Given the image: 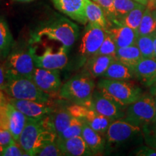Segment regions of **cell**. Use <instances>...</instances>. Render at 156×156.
I'll return each instance as SVG.
<instances>
[{"label":"cell","mask_w":156,"mask_h":156,"mask_svg":"<svg viewBox=\"0 0 156 156\" xmlns=\"http://www.w3.org/2000/svg\"><path fill=\"white\" fill-rule=\"evenodd\" d=\"M141 127L124 119H116L111 123L106 134L108 143L119 144L128 141L141 132Z\"/></svg>","instance_id":"7c38bea8"},{"label":"cell","mask_w":156,"mask_h":156,"mask_svg":"<svg viewBox=\"0 0 156 156\" xmlns=\"http://www.w3.org/2000/svg\"><path fill=\"white\" fill-rule=\"evenodd\" d=\"M154 101H155V111H156V94L154 95Z\"/></svg>","instance_id":"f6af8a7d"},{"label":"cell","mask_w":156,"mask_h":156,"mask_svg":"<svg viewBox=\"0 0 156 156\" xmlns=\"http://www.w3.org/2000/svg\"><path fill=\"white\" fill-rule=\"evenodd\" d=\"M13 140H15L13 139L8 127L0 123V145L5 147Z\"/></svg>","instance_id":"d590c367"},{"label":"cell","mask_w":156,"mask_h":156,"mask_svg":"<svg viewBox=\"0 0 156 156\" xmlns=\"http://www.w3.org/2000/svg\"><path fill=\"white\" fill-rule=\"evenodd\" d=\"M7 78L3 64H0V90H3L7 84Z\"/></svg>","instance_id":"74e56055"},{"label":"cell","mask_w":156,"mask_h":156,"mask_svg":"<svg viewBox=\"0 0 156 156\" xmlns=\"http://www.w3.org/2000/svg\"><path fill=\"white\" fill-rule=\"evenodd\" d=\"M81 136L86 142L93 155L102 153L106 145V140L103 137L104 135L95 131L88 124L84 122Z\"/></svg>","instance_id":"ffe728a7"},{"label":"cell","mask_w":156,"mask_h":156,"mask_svg":"<svg viewBox=\"0 0 156 156\" xmlns=\"http://www.w3.org/2000/svg\"><path fill=\"white\" fill-rule=\"evenodd\" d=\"M31 80L39 88L49 95L59 93L62 87L59 69L35 68Z\"/></svg>","instance_id":"8fae6325"},{"label":"cell","mask_w":156,"mask_h":156,"mask_svg":"<svg viewBox=\"0 0 156 156\" xmlns=\"http://www.w3.org/2000/svg\"><path fill=\"white\" fill-rule=\"evenodd\" d=\"M3 65L7 80L20 77L31 79L36 68L30 49L28 51H14L10 52L5 58Z\"/></svg>","instance_id":"8992f818"},{"label":"cell","mask_w":156,"mask_h":156,"mask_svg":"<svg viewBox=\"0 0 156 156\" xmlns=\"http://www.w3.org/2000/svg\"><path fill=\"white\" fill-rule=\"evenodd\" d=\"M101 77L116 80H129L134 77V75L129 67L119 60L114 59Z\"/></svg>","instance_id":"7402d4cb"},{"label":"cell","mask_w":156,"mask_h":156,"mask_svg":"<svg viewBox=\"0 0 156 156\" xmlns=\"http://www.w3.org/2000/svg\"><path fill=\"white\" fill-rule=\"evenodd\" d=\"M85 15L87 22L96 25L107 30L108 27V19L102 7L93 0H85Z\"/></svg>","instance_id":"44dd1931"},{"label":"cell","mask_w":156,"mask_h":156,"mask_svg":"<svg viewBox=\"0 0 156 156\" xmlns=\"http://www.w3.org/2000/svg\"><path fill=\"white\" fill-rule=\"evenodd\" d=\"M153 2H154V4H155V7H156V0H153Z\"/></svg>","instance_id":"bcb514c9"},{"label":"cell","mask_w":156,"mask_h":156,"mask_svg":"<svg viewBox=\"0 0 156 156\" xmlns=\"http://www.w3.org/2000/svg\"><path fill=\"white\" fill-rule=\"evenodd\" d=\"M14 2H21V3H27V2H30L34 1V0H13Z\"/></svg>","instance_id":"b9f144b4"},{"label":"cell","mask_w":156,"mask_h":156,"mask_svg":"<svg viewBox=\"0 0 156 156\" xmlns=\"http://www.w3.org/2000/svg\"><path fill=\"white\" fill-rule=\"evenodd\" d=\"M93 78L87 72L74 76L62 85L58 95L74 104L90 107L95 87Z\"/></svg>","instance_id":"3957f363"},{"label":"cell","mask_w":156,"mask_h":156,"mask_svg":"<svg viewBox=\"0 0 156 156\" xmlns=\"http://www.w3.org/2000/svg\"><path fill=\"white\" fill-rule=\"evenodd\" d=\"M54 7L62 13L66 15L82 25L87 24L85 15V0H51Z\"/></svg>","instance_id":"5bb4252c"},{"label":"cell","mask_w":156,"mask_h":156,"mask_svg":"<svg viewBox=\"0 0 156 156\" xmlns=\"http://www.w3.org/2000/svg\"><path fill=\"white\" fill-rule=\"evenodd\" d=\"M56 142L63 155L87 156L93 155L81 135L65 140L57 138Z\"/></svg>","instance_id":"2e32d148"},{"label":"cell","mask_w":156,"mask_h":156,"mask_svg":"<svg viewBox=\"0 0 156 156\" xmlns=\"http://www.w3.org/2000/svg\"><path fill=\"white\" fill-rule=\"evenodd\" d=\"M117 49H118V48H117V46L114 39L112 38V36L108 32H106L104 41H103L98 51L97 52L95 55L112 56L116 58Z\"/></svg>","instance_id":"f546056e"},{"label":"cell","mask_w":156,"mask_h":156,"mask_svg":"<svg viewBox=\"0 0 156 156\" xmlns=\"http://www.w3.org/2000/svg\"><path fill=\"white\" fill-rule=\"evenodd\" d=\"M151 93L153 95L156 94V80L153 85H151Z\"/></svg>","instance_id":"60d3db41"},{"label":"cell","mask_w":156,"mask_h":156,"mask_svg":"<svg viewBox=\"0 0 156 156\" xmlns=\"http://www.w3.org/2000/svg\"><path fill=\"white\" fill-rule=\"evenodd\" d=\"M57 140V139H56ZM36 155L38 156H62L63 153L58 147L57 142L54 141L47 145H44L41 149L37 153Z\"/></svg>","instance_id":"836d02e7"},{"label":"cell","mask_w":156,"mask_h":156,"mask_svg":"<svg viewBox=\"0 0 156 156\" xmlns=\"http://www.w3.org/2000/svg\"><path fill=\"white\" fill-rule=\"evenodd\" d=\"M51 124L58 137L66 131L74 119V117L67 109L55 110L49 114Z\"/></svg>","instance_id":"603a6c76"},{"label":"cell","mask_w":156,"mask_h":156,"mask_svg":"<svg viewBox=\"0 0 156 156\" xmlns=\"http://www.w3.org/2000/svg\"><path fill=\"white\" fill-rule=\"evenodd\" d=\"M98 90L124 107L135 102L142 95L141 88L126 80L102 78L98 83Z\"/></svg>","instance_id":"277c9868"},{"label":"cell","mask_w":156,"mask_h":156,"mask_svg":"<svg viewBox=\"0 0 156 156\" xmlns=\"http://www.w3.org/2000/svg\"><path fill=\"white\" fill-rule=\"evenodd\" d=\"M12 35L6 20L0 16V58L5 59L13 46Z\"/></svg>","instance_id":"d4e9b609"},{"label":"cell","mask_w":156,"mask_h":156,"mask_svg":"<svg viewBox=\"0 0 156 156\" xmlns=\"http://www.w3.org/2000/svg\"><path fill=\"white\" fill-rule=\"evenodd\" d=\"M155 30L156 20L152 13V9L147 7L143 13L137 34L138 36H147L153 34Z\"/></svg>","instance_id":"4316f807"},{"label":"cell","mask_w":156,"mask_h":156,"mask_svg":"<svg viewBox=\"0 0 156 156\" xmlns=\"http://www.w3.org/2000/svg\"><path fill=\"white\" fill-rule=\"evenodd\" d=\"M29 49L36 67L48 69H62L68 63L67 52L69 48L63 45L56 52H53V48L50 46H46L44 52L41 55H38L34 47H30Z\"/></svg>","instance_id":"9c48e42d"},{"label":"cell","mask_w":156,"mask_h":156,"mask_svg":"<svg viewBox=\"0 0 156 156\" xmlns=\"http://www.w3.org/2000/svg\"><path fill=\"white\" fill-rule=\"evenodd\" d=\"M27 155L24 150L20 147L19 143L15 140H13L9 145L4 147V151L2 156H23Z\"/></svg>","instance_id":"e575fe53"},{"label":"cell","mask_w":156,"mask_h":156,"mask_svg":"<svg viewBox=\"0 0 156 156\" xmlns=\"http://www.w3.org/2000/svg\"><path fill=\"white\" fill-rule=\"evenodd\" d=\"M116 59L112 56L94 55L85 62V70L93 78L101 77L106 71L112 62Z\"/></svg>","instance_id":"d6986e66"},{"label":"cell","mask_w":156,"mask_h":156,"mask_svg":"<svg viewBox=\"0 0 156 156\" xmlns=\"http://www.w3.org/2000/svg\"><path fill=\"white\" fill-rule=\"evenodd\" d=\"M140 5L141 4L134 0H114V9L116 17V22L115 24H117L120 18Z\"/></svg>","instance_id":"f1b7e54d"},{"label":"cell","mask_w":156,"mask_h":156,"mask_svg":"<svg viewBox=\"0 0 156 156\" xmlns=\"http://www.w3.org/2000/svg\"><path fill=\"white\" fill-rule=\"evenodd\" d=\"M83 121L80 119L74 117V119L68 127L66 131L63 132V134L59 136V139L65 140L69 139V138L73 137V136H80L82 134V130H83Z\"/></svg>","instance_id":"1f68e13d"},{"label":"cell","mask_w":156,"mask_h":156,"mask_svg":"<svg viewBox=\"0 0 156 156\" xmlns=\"http://www.w3.org/2000/svg\"><path fill=\"white\" fill-rule=\"evenodd\" d=\"M132 71L134 77L151 86L156 80V58H142Z\"/></svg>","instance_id":"e0dca14e"},{"label":"cell","mask_w":156,"mask_h":156,"mask_svg":"<svg viewBox=\"0 0 156 156\" xmlns=\"http://www.w3.org/2000/svg\"><path fill=\"white\" fill-rule=\"evenodd\" d=\"M2 91L9 98L19 100L49 102L50 96L37 86L31 79L25 77L12 78L7 81Z\"/></svg>","instance_id":"5b68a950"},{"label":"cell","mask_w":156,"mask_h":156,"mask_svg":"<svg viewBox=\"0 0 156 156\" xmlns=\"http://www.w3.org/2000/svg\"><path fill=\"white\" fill-rule=\"evenodd\" d=\"M155 33H156V30H155Z\"/></svg>","instance_id":"7dc6e473"},{"label":"cell","mask_w":156,"mask_h":156,"mask_svg":"<svg viewBox=\"0 0 156 156\" xmlns=\"http://www.w3.org/2000/svg\"><path fill=\"white\" fill-rule=\"evenodd\" d=\"M0 1H1V0H0Z\"/></svg>","instance_id":"c3c4849f"},{"label":"cell","mask_w":156,"mask_h":156,"mask_svg":"<svg viewBox=\"0 0 156 156\" xmlns=\"http://www.w3.org/2000/svg\"><path fill=\"white\" fill-rule=\"evenodd\" d=\"M9 101L17 109L28 118L41 119L48 116L55 111L49 102H39L35 101L19 100L9 97Z\"/></svg>","instance_id":"4fadbf2b"},{"label":"cell","mask_w":156,"mask_h":156,"mask_svg":"<svg viewBox=\"0 0 156 156\" xmlns=\"http://www.w3.org/2000/svg\"><path fill=\"white\" fill-rule=\"evenodd\" d=\"M142 131L147 145L156 150V118L153 122L142 126Z\"/></svg>","instance_id":"4dcf8cb0"},{"label":"cell","mask_w":156,"mask_h":156,"mask_svg":"<svg viewBox=\"0 0 156 156\" xmlns=\"http://www.w3.org/2000/svg\"><path fill=\"white\" fill-rule=\"evenodd\" d=\"M90 108L98 114L113 120L124 119L126 114L124 106L103 95L99 90H94Z\"/></svg>","instance_id":"30bf717a"},{"label":"cell","mask_w":156,"mask_h":156,"mask_svg":"<svg viewBox=\"0 0 156 156\" xmlns=\"http://www.w3.org/2000/svg\"><path fill=\"white\" fill-rule=\"evenodd\" d=\"M106 31L100 26L87 23L82 37L78 53L85 60L94 56L98 51L106 37Z\"/></svg>","instance_id":"ba28073f"},{"label":"cell","mask_w":156,"mask_h":156,"mask_svg":"<svg viewBox=\"0 0 156 156\" xmlns=\"http://www.w3.org/2000/svg\"><path fill=\"white\" fill-rule=\"evenodd\" d=\"M135 155L138 156H156V150L150 146H142L135 152Z\"/></svg>","instance_id":"8d00e7d4"},{"label":"cell","mask_w":156,"mask_h":156,"mask_svg":"<svg viewBox=\"0 0 156 156\" xmlns=\"http://www.w3.org/2000/svg\"><path fill=\"white\" fill-rule=\"evenodd\" d=\"M152 13H153V15L154 18H155V20H156V8L154 9L153 10H152Z\"/></svg>","instance_id":"ee69618b"},{"label":"cell","mask_w":156,"mask_h":156,"mask_svg":"<svg viewBox=\"0 0 156 156\" xmlns=\"http://www.w3.org/2000/svg\"><path fill=\"white\" fill-rule=\"evenodd\" d=\"M142 58V54L136 44L126 47L118 48L116 51V59L122 62L131 69Z\"/></svg>","instance_id":"cb8c5ba5"},{"label":"cell","mask_w":156,"mask_h":156,"mask_svg":"<svg viewBox=\"0 0 156 156\" xmlns=\"http://www.w3.org/2000/svg\"><path fill=\"white\" fill-rule=\"evenodd\" d=\"M146 9L145 6L141 5L127 13L118 20L116 25H126L129 28L133 29L137 33L140 23H141L143 13Z\"/></svg>","instance_id":"484cf974"},{"label":"cell","mask_w":156,"mask_h":156,"mask_svg":"<svg viewBox=\"0 0 156 156\" xmlns=\"http://www.w3.org/2000/svg\"><path fill=\"white\" fill-rule=\"evenodd\" d=\"M134 1H135V2H136L141 4V5H143L145 6H147L150 0H134Z\"/></svg>","instance_id":"ab89813d"},{"label":"cell","mask_w":156,"mask_h":156,"mask_svg":"<svg viewBox=\"0 0 156 156\" xmlns=\"http://www.w3.org/2000/svg\"><path fill=\"white\" fill-rule=\"evenodd\" d=\"M5 117L7 124L9 130L10 131L13 139L16 142H18L20 136L22 133L28 117L17 109L8 101L5 103Z\"/></svg>","instance_id":"9a60e30c"},{"label":"cell","mask_w":156,"mask_h":156,"mask_svg":"<svg viewBox=\"0 0 156 156\" xmlns=\"http://www.w3.org/2000/svg\"><path fill=\"white\" fill-rule=\"evenodd\" d=\"M156 118L154 97L142 95L135 102L129 105L124 119L134 125L142 127Z\"/></svg>","instance_id":"52a82bcc"},{"label":"cell","mask_w":156,"mask_h":156,"mask_svg":"<svg viewBox=\"0 0 156 156\" xmlns=\"http://www.w3.org/2000/svg\"><path fill=\"white\" fill-rule=\"evenodd\" d=\"M93 1L102 7L106 13L107 19L114 22V23H116V17L114 9V0H93Z\"/></svg>","instance_id":"d6a6232c"},{"label":"cell","mask_w":156,"mask_h":156,"mask_svg":"<svg viewBox=\"0 0 156 156\" xmlns=\"http://www.w3.org/2000/svg\"><path fill=\"white\" fill-rule=\"evenodd\" d=\"M151 35H152V37H153V44H154V51H155V56L156 58V33H155V31Z\"/></svg>","instance_id":"f35d334b"},{"label":"cell","mask_w":156,"mask_h":156,"mask_svg":"<svg viewBox=\"0 0 156 156\" xmlns=\"http://www.w3.org/2000/svg\"><path fill=\"white\" fill-rule=\"evenodd\" d=\"M4 146L2 145H0V156L2 155V153H3V151H4Z\"/></svg>","instance_id":"7bdbcfd3"},{"label":"cell","mask_w":156,"mask_h":156,"mask_svg":"<svg viewBox=\"0 0 156 156\" xmlns=\"http://www.w3.org/2000/svg\"><path fill=\"white\" fill-rule=\"evenodd\" d=\"M79 28L75 23L64 17L56 18L43 25L33 35V43H38L44 37L56 41L70 48L77 40Z\"/></svg>","instance_id":"7a4b0ae2"},{"label":"cell","mask_w":156,"mask_h":156,"mask_svg":"<svg viewBox=\"0 0 156 156\" xmlns=\"http://www.w3.org/2000/svg\"><path fill=\"white\" fill-rule=\"evenodd\" d=\"M106 32L112 36L117 48L126 47L136 44V38L138 36L135 30L123 25H116L115 27L107 29Z\"/></svg>","instance_id":"ac0fdd59"},{"label":"cell","mask_w":156,"mask_h":156,"mask_svg":"<svg viewBox=\"0 0 156 156\" xmlns=\"http://www.w3.org/2000/svg\"><path fill=\"white\" fill-rule=\"evenodd\" d=\"M136 45L139 48L142 58H155L152 35L138 36L136 38Z\"/></svg>","instance_id":"83f0119b"},{"label":"cell","mask_w":156,"mask_h":156,"mask_svg":"<svg viewBox=\"0 0 156 156\" xmlns=\"http://www.w3.org/2000/svg\"><path fill=\"white\" fill-rule=\"evenodd\" d=\"M57 138L48 115L41 119L28 118L17 142L28 156H35L44 145Z\"/></svg>","instance_id":"6da1fadb"}]
</instances>
